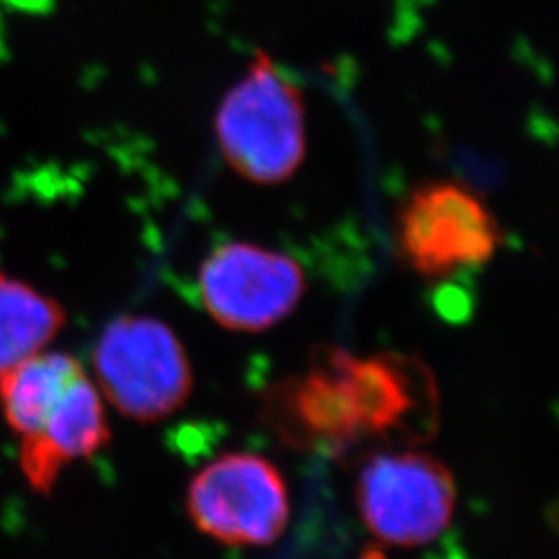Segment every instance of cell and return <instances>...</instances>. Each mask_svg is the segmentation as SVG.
Segmentation results:
<instances>
[{"label": "cell", "mask_w": 559, "mask_h": 559, "mask_svg": "<svg viewBox=\"0 0 559 559\" xmlns=\"http://www.w3.org/2000/svg\"><path fill=\"white\" fill-rule=\"evenodd\" d=\"M305 290L299 261L251 240L222 242L198 272L203 309L233 332H263L286 320Z\"/></svg>", "instance_id": "6"}, {"label": "cell", "mask_w": 559, "mask_h": 559, "mask_svg": "<svg viewBox=\"0 0 559 559\" xmlns=\"http://www.w3.org/2000/svg\"><path fill=\"white\" fill-rule=\"evenodd\" d=\"M438 406V385L417 357L325 346L267 390L261 417L293 450L340 456L362 441L425 440Z\"/></svg>", "instance_id": "1"}, {"label": "cell", "mask_w": 559, "mask_h": 559, "mask_svg": "<svg viewBox=\"0 0 559 559\" xmlns=\"http://www.w3.org/2000/svg\"><path fill=\"white\" fill-rule=\"evenodd\" d=\"M64 323L59 300L25 280L0 274V373L48 350Z\"/></svg>", "instance_id": "10"}, {"label": "cell", "mask_w": 559, "mask_h": 559, "mask_svg": "<svg viewBox=\"0 0 559 559\" xmlns=\"http://www.w3.org/2000/svg\"><path fill=\"white\" fill-rule=\"evenodd\" d=\"M212 124L222 160L251 185H282L307 158L302 90L261 48L222 96Z\"/></svg>", "instance_id": "2"}, {"label": "cell", "mask_w": 559, "mask_h": 559, "mask_svg": "<svg viewBox=\"0 0 559 559\" xmlns=\"http://www.w3.org/2000/svg\"><path fill=\"white\" fill-rule=\"evenodd\" d=\"M108 441L104 399L96 381L85 373L67 390L40 429L20 440L21 475L32 491L48 496L67 466L96 456Z\"/></svg>", "instance_id": "8"}, {"label": "cell", "mask_w": 559, "mask_h": 559, "mask_svg": "<svg viewBox=\"0 0 559 559\" xmlns=\"http://www.w3.org/2000/svg\"><path fill=\"white\" fill-rule=\"evenodd\" d=\"M85 367L69 353L41 350L0 373V417L17 440L29 438L67 394L85 376Z\"/></svg>", "instance_id": "9"}, {"label": "cell", "mask_w": 559, "mask_h": 559, "mask_svg": "<svg viewBox=\"0 0 559 559\" xmlns=\"http://www.w3.org/2000/svg\"><path fill=\"white\" fill-rule=\"evenodd\" d=\"M394 245L402 263L441 280L480 267L503 245L500 221L477 189L456 179L425 180L399 205Z\"/></svg>", "instance_id": "3"}, {"label": "cell", "mask_w": 559, "mask_h": 559, "mask_svg": "<svg viewBox=\"0 0 559 559\" xmlns=\"http://www.w3.org/2000/svg\"><path fill=\"white\" fill-rule=\"evenodd\" d=\"M187 512L203 535L226 545H270L290 519L288 487L270 460L224 454L189 483Z\"/></svg>", "instance_id": "7"}, {"label": "cell", "mask_w": 559, "mask_h": 559, "mask_svg": "<svg viewBox=\"0 0 559 559\" xmlns=\"http://www.w3.org/2000/svg\"><path fill=\"white\" fill-rule=\"evenodd\" d=\"M94 376L102 399L140 423L173 415L193 392V369L179 336L150 316H120L102 330Z\"/></svg>", "instance_id": "4"}, {"label": "cell", "mask_w": 559, "mask_h": 559, "mask_svg": "<svg viewBox=\"0 0 559 559\" xmlns=\"http://www.w3.org/2000/svg\"><path fill=\"white\" fill-rule=\"evenodd\" d=\"M456 480L450 468L415 450L369 460L357 483L360 519L376 539L419 547L443 535L456 510Z\"/></svg>", "instance_id": "5"}]
</instances>
